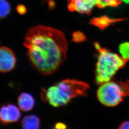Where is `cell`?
I'll return each mask as SVG.
<instances>
[{
	"label": "cell",
	"mask_w": 129,
	"mask_h": 129,
	"mask_svg": "<svg viewBox=\"0 0 129 129\" xmlns=\"http://www.w3.org/2000/svg\"><path fill=\"white\" fill-rule=\"evenodd\" d=\"M23 45L30 65L39 73L49 75L65 60L67 42L61 30L46 26H35L27 32Z\"/></svg>",
	"instance_id": "6da1fadb"
},
{
	"label": "cell",
	"mask_w": 129,
	"mask_h": 129,
	"mask_svg": "<svg viewBox=\"0 0 129 129\" xmlns=\"http://www.w3.org/2000/svg\"><path fill=\"white\" fill-rule=\"evenodd\" d=\"M89 88L85 82L67 79L49 88L44 97L51 106L60 107L67 105L75 98L85 96Z\"/></svg>",
	"instance_id": "7a4b0ae2"
},
{
	"label": "cell",
	"mask_w": 129,
	"mask_h": 129,
	"mask_svg": "<svg viewBox=\"0 0 129 129\" xmlns=\"http://www.w3.org/2000/svg\"><path fill=\"white\" fill-rule=\"evenodd\" d=\"M99 51L96 65L95 82L102 84L111 80L117 72L125 66L128 61L110 50L101 47L98 42L94 44Z\"/></svg>",
	"instance_id": "3957f363"
},
{
	"label": "cell",
	"mask_w": 129,
	"mask_h": 129,
	"mask_svg": "<svg viewBox=\"0 0 129 129\" xmlns=\"http://www.w3.org/2000/svg\"><path fill=\"white\" fill-rule=\"evenodd\" d=\"M129 96V80L125 82H107L102 84L97 91L98 100L102 105L114 107Z\"/></svg>",
	"instance_id": "277c9868"
},
{
	"label": "cell",
	"mask_w": 129,
	"mask_h": 129,
	"mask_svg": "<svg viewBox=\"0 0 129 129\" xmlns=\"http://www.w3.org/2000/svg\"><path fill=\"white\" fill-rule=\"evenodd\" d=\"M16 58L13 51L9 48L1 46L0 49V71L6 73L14 68Z\"/></svg>",
	"instance_id": "5b68a950"
},
{
	"label": "cell",
	"mask_w": 129,
	"mask_h": 129,
	"mask_svg": "<svg viewBox=\"0 0 129 129\" xmlns=\"http://www.w3.org/2000/svg\"><path fill=\"white\" fill-rule=\"evenodd\" d=\"M21 116L19 109L15 105L9 104L1 107L0 118L3 124L16 122L19 120Z\"/></svg>",
	"instance_id": "8992f818"
},
{
	"label": "cell",
	"mask_w": 129,
	"mask_h": 129,
	"mask_svg": "<svg viewBox=\"0 0 129 129\" xmlns=\"http://www.w3.org/2000/svg\"><path fill=\"white\" fill-rule=\"evenodd\" d=\"M97 1L98 0H70L68 8L70 11L89 14L96 5Z\"/></svg>",
	"instance_id": "52a82bcc"
},
{
	"label": "cell",
	"mask_w": 129,
	"mask_h": 129,
	"mask_svg": "<svg viewBox=\"0 0 129 129\" xmlns=\"http://www.w3.org/2000/svg\"><path fill=\"white\" fill-rule=\"evenodd\" d=\"M18 105L19 108L24 112L33 109L35 105V100L32 96L28 93H21L18 98Z\"/></svg>",
	"instance_id": "ba28073f"
},
{
	"label": "cell",
	"mask_w": 129,
	"mask_h": 129,
	"mask_svg": "<svg viewBox=\"0 0 129 129\" xmlns=\"http://www.w3.org/2000/svg\"><path fill=\"white\" fill-rule=\"evenodd\" d=\"M123 20L124 19L123 18L113 19L110 18L106 16H103L93 18L91 21V23L94 26H96L100 29H104L113 23Z\"/></svg>",
	"instance_id": "9c48e42d"
},
{
	"label": "cell",
	"mask_w": 129,
	"mask_h": 129,
	"mask_svg": "<svg viewBox=\"0 0 129 129\" xmlns=\"http://www.w3.org/2000/svg\"><path fill=\"white\" fill-rule=\"evenodd\" d=\"M21 125L25 129H38L40 126L39 118L34 115L26 116L22 119Z\"/></svg>",
	"instance_id": "30bf717a"
},
{
	"label": "cell",
	"mask_w": 129,
	"mask_h": 129,
	"mask_svg": "<svg viewBox=\"0 0 129 129\" xmlns=\"http://www.w3.org/2000/svg\"><path fill=\"white\" fill-rule=\"evenodd\" d=\"M122 2L129 4V0H98L96 6L100 8L116 7Z\"/></svg>",
	"instance_id": "8fae6325"
},
{
	"label": "cell",
	"mask_w": 129,
	"mask_h": 129,
	"mask_svg": "<svg viewBox=\"0 0 129 129\" xmlns=\"http://www.w3.org/2000/svg\"><path fill=\"white\" fill-rule=\"evenodd\" d=\"M121 56L124 59L129 61V42L122 43L119 47Z\"/></svg>",
	"instance_id": "7c38bea8"
},
{
	"label": "cell",
	"mask_w": 129,
	"mask_h": 129,
	"mask_svg": "<svg viewBox=\"0 0 129 129\" xmlns=\"http://www.w3.org/2000/svg\"><path fill=\"white\" fill-rule=\"evenodd\" d=\"M11 11V7L6 0H1V18H4L9 14Z\"/></svg>",
	"instance_id": "4fadbf2b"
},
{
	"label": "cell",
	"mask_w": 129,
	"mask_h": 129,
	"mask_svg": "<svg viewBox=\"0 0 129 129\" xmlns=\"http://www.w3.org/2000/svg\"><path fill=\"white\" fill-rule=\"evenodd\" d=\"M86 37L81 32L77 31L73 33L72 40L75 43H81L85 40Z\"/></svg>",
	"instance_id": "5bb4252c"
},
{
	"label": "cell",
	"mask_w": 129,
	"mask_h": 129,
	"mask_svg": "<svg viewBox=\"0 0 129 129\" xmlns=\"http://www.w3.org/2000/svg\"><path fill=\"white\" fill-rule=\"evenodd\" d=\"M17 11L18 13L21 14H24L26 12V9L25 7L23 5H19L17 6Z\"/></svg>",
	"instance_id": "9a60e30c"
},
{
	"label": "cell",
	"mask_w": 129,
	"mask_h": 129,
	"mask_svg": "<svg viewBox=\"0 0 129 129\" xmlns=\"http://www.w3.org/2000/svg\"><path fill=\"white\" fill-rule=\"evenodd\" d=\"M119 129H129V121L123 122L119 126Z\"/></svg>",
	"instance_id": "2e32d148"
},
{
	"label": "cell",
	"mask_w": 129,
	"mask_h": 129,
	"mask_svg": "<svg viewBox=\"0 0 129 129\" xmlns=\"http://www.w3.org/2000/svg\"><path fill=\"white\" fill-rule=\"evenodd\" d=\"M56 128L58 129H65L66 128V126L64 124L62 123H58L55 125Z\"/></svg>",
	"instance_id": "e0dca14e"
}]
</instances>
